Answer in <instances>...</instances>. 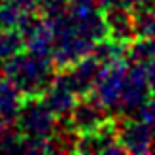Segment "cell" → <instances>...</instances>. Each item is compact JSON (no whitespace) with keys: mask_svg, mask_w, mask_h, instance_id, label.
<instances>
[{"mask_svg":"<svg viewBox=\"0 0 155 155\" xmlns=\"http://www.w3.org/2000/svg\"><path fill=\"white\" fill-rule=\"evenodd\" d=\"M2 74L21 89L25 97H42L57 74L51 57H40L27 49L2 61Z\"/></svg>","mask_w":155,"mask_h":155,"instance_id":"1","label":"cell"},{"mask_svg":"<svg viewBox=\"0 0 155 155\" xmlns=\"http://www.w3.org/2000/svg\"><path fill=\"white\" fill-rule=\"evenodd\" d=\"M57 115L48 108L42 97H25L15 117V129L25 138L49 140L57 133Z\"/></svg>","mask_w":155,"mask_h":155,"instance_id":"2","label":"cell"},{"mask_svg":"<svg viewBox=\"0 0 155 155\" xmlns=\"http://www.w3.org/2000/svg\"><path fill=\"white\" fill-rule=\"evenodd\" d=\"M127 70H129V59H121V61H114L110 64H104L95 89L91 91V97L98 100L110 114L119 112Z\"/></svg>","mask_w":155,"mask_h":155,"instance_id":"3","label":"cell"},{"mask_svg":"<svg viewBox=\"0 0 155 155\" xmlns=\"http://www.w3.org/2000/svg\"><path fill=\"white\" fill-rule=\"evenodd\" d=\"M110 117H112V114L98 100H95L91 95H87V97H81L78 100L74 110L70 112V115L66 119H61V121H64L76 134H87V133L98 130Z\"/></svg>","mask_w":155,"mask_h":155,"instance_id":"4","label":"cell"},{"mask_svg":"<svg viewBox=\"0 0 155 155\" xmlns=\"http://www.w3.org/2000/svg\"><path fill=\"white\" fill-rule=\"evenodd\" d=\"M150 98H151V87H150L148 70L140 64L129 63V70H127L123 93H121L119 112L123 114L138 112Z\"/></svg>","mask_w":155,"mask_h":155,"instance_id":"5","label":"cell"},{"mask_svg":"<svg viewBox=\"0 0 155 155\" xmlns=\"http://www.w3.org/2000/svg\"><path fill=\"white\" fill-rule=\"evenodd\" d=\"M19 34L23 38V45H25L27 51L34 53V55H40V57H51L55 34H53L51 23L42 13L28 15L27 21L19 28Z\"/></svg>","mask_w":155,"mask_h":155,"instance_id":"6","label":"cell"},{"mask_svg":"<svg viewBox=\"0 0 155 155\" xmlns=\"http://www.w3.org/2000/svg\"><path fill=\"white\" fill-rule=\"evenodd\" d=\"M117 138L127 153L146 155L155 150V136L142 119L117 117Z\"/></svg>","mask_w":155,"mask_h":155,"instance_id":"7","label":"cell"},{"mask_svg":"<svg viewBox=\"0 0 155 155\" xmlns=\"http://www.w3.org/2000/svg\"><path fill=\"white\" fill-rule=\"evenodd\" d=\"M42 98L48 104L49 110L57 115V119L61 121V119H66L70 115L76 102L81 97L70 87V83L64 80V76L61 72H57L55 78L51 80V83L48 85V89L42 93Z\"/></svg>","mask_w":155,"mask_h":155,"instance_id":"8","label":"cell"},{"mask_svg":"<svg viewBox=\"0 0 155 155\" xmlns=\"http://www.w3.org/2000/svg\"><path fill=\"white\" fill-rule=\"evenodd\" d=\"M104 19L108 27V36L117 40L121 44H130L136 38L134 28V13L129 8L123 6H112L104 10Z\"/></svg>","mask_w":155,"mask_h":155,"instance_id":"9","label":"cell"},{"mask_svg":"<svg viewBox=\"0 0 155 155\" xmlns=\"http://www.w3.org/2000/svg\"><path fill=\"white\" fill-rule=\"evenodd\" d=\"M25 95L6 74H0V115L6 121H15Z\"/></svg>","mask_w":155,"mask_h":155,"instance_id":"10","label":"cell"},{"mask_svg":"<svg viewBox=\"0 0 155 155\" xmlns=\"http://www.w3.org/2000/svg\"><path fill=\"white\" fill-rule=\"evenodd\" d=\"M127 59L133 64H140L144 68H150L155 64V38L136 36L127 45Z\"/></svg>","mask_w":155,"mask_h":155,"instance_id":"11","label":"cell"},{"mask_svg":"<svg viewBox=\"0 0 155 155\" xmlns=\"http://www.w3.org/2000/svg\"><path fill=\"white\" fill-rule=\"evenodd\" d=\"M133 13H134L136 36L155 38V6L151 2H148V4L133 10Z\"/></svg>","mask_w":155,"mask_h":155,"instance_id":"12","label":"cell"},{"mask_svg":"<svg viewBox=\"0 0 155 155\" xmlns=\"http://www.w3.org/2000/svg\"><path fill=\"white\" fill-rule=\"evenodd\" d=\"M68 8H70V0H40V12L45 19H59L63 15L68 13Z\"/></svg>","mask_w":155,"mask_h":155,"instance_id":"13","label":"cell"},{"mask_svg":"<svg viewBox=\"0 0 155 155\" xmlns=\"http://www.w3.org/2000/svg\"><path fill=\"white\" fill-rule=\"evenodd\" d=\"M138 119H142L146 125L150 127V130L155 136V97L150 98L140 110H138Z\"/></svg>","mask_w":155,"mask_h":155,"instance_id":"14","label":"cell"},{"mask_svg":"<svg viewBox=\"0 0 155 155\" xmlns=\"http://www.w3.org/2000/svg\"><path fill=\"white\" fill-rule=\"evenodd\" d=\"M8 2L15 4L17 8H21V10L27 12V13H36L40 10V0H8Z\"/></svg>","mask_w":155,"mask_h":155,"instance_id":"15","label":"cell"},{"mask_svg":"<svg viewBox=\"0 0 155 155\" xmlns=\"http://www.w3.org/2000/svg\"><path fill=\"white\" fill-rule=\"evenodd\" d=\"M8 123L2 115H0V151H4V146H6V140H8V134H10V127H8Z\"/></svg>","mask_w":155,"mask_h":155,"instance_id":"16","label":"cell"},{"mask_svg":"<svg viewBox=\"0 0 155 155\" xmlns=\"http://www.w3.org/2000/svg\"><path fill=\"white\" fill-rule=\"evenodd\" d=\"M148 70V78H150V87H151V95L155 97V64L150 66V68H146Z\"/></svg>","mask_w":155,"mask_h":155,"instance_id":"17","label":"cell"},{"mask_svg":"<svg viewBox=\"0 0 155 155\" xmlns=\"http://www.w3.org/2000/svg\"><path fill=\"white\" fill-rule=\"evenodd\" d=\"M150 2H151V4H153V6H155V0H150Z\"/></svg>","mask_w":155,"mask_h":155,"instance_id":"18","label":"cell"}]
</instances>
